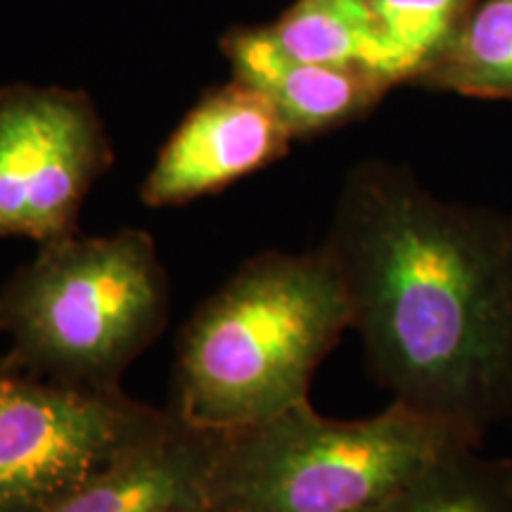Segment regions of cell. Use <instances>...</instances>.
<instances>
[{
	"label": "cell",
	"instance_id": "obj_1",
	"mask_svg": "<svg viewBox=\"0 0 512 512\" xmlns=\"http://www.w3.org/2000/svg\"><path fill=\"white\" fill-rule=\"evenodd\" d=\"M323 247L394 401L477 444L512 418V214L366 162L344 181Z\"/></svg>",
	"mask_w": 512,
	"mask_h": 512
},
{
	"label": "cell",
	"instance_id": "obj_2",
	"mask_svg": "<svg viewBox=\"0 0 512 512\" xmlns=\"http://www.w3.org/2000/svg\"><path fill=\"white\" fill-rule=\"evenodd\" d=\"M351 330V309L325 247L247 259L197 306L178 335L174 411L230 434L309 401L313 375Z\"/></svg>",
	"mask_w": 512,
	"mask_h": 512
},
{
	"label": "cell",
	"instance_id": "obj_3",
	"mask_svg": "<svg viewBox=\"0 0 512 512\" xmlns=\"http://www.w3.org/2000/svg\"><path fill=\"white\" fill-rule=\"evenodd\" d=\"M171 290L147 230L43 242L0 290V335L12 366L88 392L121 377L162 335Z\"/></svg>",
	"mask_w": 512,
	"mask_h": 512
},
{
	"label": "cell",
	"instance_id": "obj_4",
	"mask_svg": "<svg viewBox=\"0 0 512 512\" xmlns=\"http://www.w3.org/2000/svg\"><path fill=\"white\" fill-rule=\"evenodd\" d=\"M482 446L401 401L335 420L311 401L247 430L219 434L209 512H377L458 446Z\"/></svg>",
	"mask_w": 512,
	"mask_h": 512
},
{
	"label": "cell",
	"instance_id": "obj_5",
	"mask_svg": "<svg viewBox=\"0 0 512 512\" xmlns=\"http://www.w3.org/2000/svg\"><path fill=\"white\" fill-rule=\"evenodd\" d=\"M171 411L88 392L0 354V512H50L155 437Z\"/></svg>",
	"mask_w": 512,
	"mask_h": 512
},
{
	"label": "cell",
	"instance_id": "obj_6",
	"mask_svg": "<svg viewBox=\"0 0 512 512\" xmlns=\"http://www.w3.org/2000/svg\"><path fill=\"white\" fill-rule=\"evenodd\" d=\"M114 150L91 95L62 86L0 88V240L38 245L79 230V211Z\"/></svg>",
	"mask_w": 512,
	"mask_h": 512
},
{
	"label": "cell",
	"instance_id": "obj_7",
	"mask_svg": "<svg viewBox=\"0 0 512 512\" xmlns=\"http://www.w3.org/2000/svg\"><path fill=\"white\" fill-rule=\"evenodd\" d=\"M292 133L249 83L211 88L185 114L140 188L147 207H181L266 169L290 152Z\"/></svg>",
	"mask_w": 512,
	"mask_h": 512
},
{
	"label": "cell",
	"instance_id": "obj_8",
	"mask_svg": "<svg viewBox=\"0 0 512 512\" xmlns=\"http://www.w3.org/2000/svg\"><path fill=\"white\" fill-rule=\"evenodd\" d=\"M221 50L235 79L266 95L294 140L368 117L394 88L361 69L297 60L278 48L266 27L228 31Z\"/></svg>",
	"mask_w": 512,
	"mask_h": 512
},
{
	"label": "cell",
	"instance_id": "obj_9",
	"mask_svg": "<svg viewBox=\"0 0 512 512\" xmlns=\"http://www.w3.org/2000/svg\"><path fill=\"white\" fill-rule=\"evenodd\" d=\"M216 441L219 434L190 427L171 411L155 437L50 512H209Z\"/></svg>",
	"mask_w": 512,
	"mask_h": 512
},
{
	"label": "cell",
	"instance_id": "obj_10",
	"mask_svg": "<svg viewBox=\"0 0 512 512\" xmlns=\"http://www.w3.org/2000/svg\"><path fill=\"white\" fill-rule=\"evenodd\" d=\"M266 29L297 60L361 69L399 86L370 0H297Z\"/></svg>",
	"mask_w": 512,
	"mask_h": 512
},
{
	"label": "cell",
	"instance_id": "obj_11",
	"mask_svg": "<svg viewBox=\"0 0 512 512\" xmlns=\"http://www.w3.org/2000/svg\"><path fill=\"white\" fill-rule=\"evenodd\" d=\"M415 86L512 102V0H477L453 41Z\"/></svg>",
	"mask_w": 512,
	"mask_h": 512
},
{
	"label": "cell",
	"instance_id": "obj_12",
	"mask_svg": "<svg viewBox=\"0 0 512 512\" xmlns=\"http://www.w3.org/2000/svg\"><path fill=\"white\" fill-rule=\"evenodd\" d=\"M377 512H512V458L458 446Z\"/></svg>",
	"mask_w": 512,
	"mask_h": 512
},
{
	"label": "cell",
	"instance_id": "obj_13",
	"mask_svg": "<svg viewBox=\"0 0 512 512\" xmlns=\"http://www.w3.org/2000/svg\"><path fill=\"white\" fill-rule=\"evenodd\" d=\"M475 5L477 0H370L399 86H415Z\"/></svg>",
	"mask_w": 512,
	"mask_h": 512
}]
</instances>
